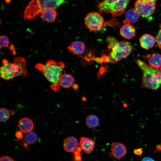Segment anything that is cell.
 Returning <instances> with one entry per match:
<instances>
[{"label": "cell", "instance_id": "25", "mask_svg": "<svg viewBox=\"0 0 161 161\" xmlns=\"http://www.w3.org/2000/svg\"><path fill=\"white\" fill-rule=\"evenodd\" d=\"M82 149L80 145L73 153L74 154L73 161H82L81 152Z\"/></svg>", "mask_w": 161, "mask_h": 161}, {"label": "cell", "instance_id": "10", "mask_svg": "<svg viewBox=\"0 0 161 161\" xmlns=\"http://www.w3.org/2000/svg\"><path fill=\"white\" fill-rule=\"evenodd\" d=\"M111 152L115 158L120 159L124 157L127 152L126 147L123 144L119 142H114L111 144Z\"/></svg>", "mask_w": 161, "mask_h": 161}, {"label": "cell", "instance_id": "9", "mask_svg": "<svg viewBox=\"0 0 161 161\" xmlns=\"http://www.w3.org/2000/svg\"><path fill=\"white\" fill-rule=\"evenodd\" d=\"M123 25L120 29V32L121 35L127 39L134 38L136 34L135 27L126 19L123 21Z\"/></svg>", "mask_w": 161, "mask_h": 161}, {"label": "cell", "instance_id": "32", "mask_svg": "<svg viewBox=\"0 0 161 161\" xmlns=\"http://www.w3.org/2000/svg\"><path fill=\"white\" fill-rule=\"evenodd\" d=\"M73 88L75 90H77V89H78V86L76 84H75V85H73Z\"/></svg>", "mask_w": 161, "mask_h": 161}, {"label": "cell", "instance_id": "6", "mask_svg": "<svg viewBox=\"0 0 161 161\" xmlns=\"http://www.w3.org/2000/svg\"><path fill=\"white\" fill-rule=\"evenodd\" d=\"M133 49V47L129 42L125 41H118L111 49L108 56V61L115 64L127 58Z\"/></svg>", "mask_w": 161, "mask_h": 161}, {"label": "cell", "instance_id": "21", "mask_svg": "<svg viewBox=\"0 0 161 161\" xmlns=\"http://www.w3.org/2000/svg\"><path fill=\"white\" fill-rule=\"evenodd\" d=\"M38 136L36 134L32 131L26 133L24 137V141L27 144H31L35 143L37 141Z\"/></svg>", "mask_w": 161, "mask_h": 161}, {"label": "cell", "instance_id": "22", "mask_svg": "<svg viewBox=\"0 0 161 161\" xmlns=\"http://www.w3.org/2000/svg\"><path fill=\"white\" fill-rule=\"evenodd\" d=\"M10 112L6 108H1L0 109V120L1 122H5L9 118Z\"/></svg>", "mask_w": 161, "mask_h": 161}, {"label": "cell", "instance_id": "4", "mask_svg": "<svg viewBox=\"0 0 161 161\" xmlns=\"http://www.w3.org/2000/svg\"><path fill=\"white\" fill-rule=\"evenodd\" d=\"M67 0H31L24 14V20L32 19L47 8L57 9Z\"/></svg>", "mask_w": 161, "mask_h": 161}, {"label": "cell", "instance_id": "1", "mask_svg": "<svg viewBox=\"0 0 161 161\" xmlns=\"http://www.w3.org/2000/svg\"><path fill=\"white\" fill-rule=\"evenodd\" d=\"M65 66V64L62 61L55 62L49 59L47 61L45 64L39 63L35 65V67L52 83L50 86L51 89L57 92L60 88L59 80Z\"/></svg>", "mask_w": 161, "mask_h": 161}, {"label": "cell", "instance_id": "14", "mask_svg": "<svg viewBox=\"0 0 161 161\" xmlns=\"http://www.w3.org/2000/svg\"><path fill=\"white\" fill-rule=\"evenodd\" d=\"M69 52L76 55H80L84 52L86 47L83 41H77L72 42L68 47Z\"/></svg>", "mask_w": 161, "mask_h": 161}, {"label": "cell", "instance_id": "13", "mask_svg": "<svg viewBox=\"0 0 161 161\" xmlns=\"http://www.w3.org/2000/svg\"><path fill=\"white\" fill-rule=\"evenodd\" d=\"M79 146V143L77 139L73 136L67 137L63 142L64 149L68 152H73Z\"/></svg>", "mask_w": 161, "mask_h": 161}, {"label": "cell", "instance_id": "28", "mask_svg": "<svg viewBox=\"0 0 161 161\" xmlns=\"http://www.w3.org/2000/svg\"><path fill=\"white\" fill-rule=\"evenodd\" d=\"M22 132L21 131H18L15 133V136L17 138V141L21 140L23 137Z\"/></svg>", "mask_w": 161, "mask_h": 161}, {"label": "cell", "instance_id": "8", "mask_svg": "<svg viewBox=\"0 0 161 161\" xmlns=\"http://www.w3.org/2000/svg\"><path fill=\"white\" fill-rule=\"evenodd\" d=\"M157 0H136L134 8L140 16L147 18L151 16L156 9Z\"/></svg>", "mask_w": 161, "mask_h": 161}, {"label": "cell", "instance_id": "2", "mask_svg": "<svg viewBox=\"0 0 161 161\" xmlns=\"http://www.w3.org/2000/svg\"><path fill=\"white\" fill-rule=\"evenodd\" d=\"M2 62L3 64L0 68V76L2 79L9 80L19 76H27L26 61L24 58L16 57L12 62H9L6 59L3 60Z\"/></svg>", "mask_w": 161, "mask_h": 161}, {"label": "cell", "instance_id": "29", "mask_svg": "<svg viewBox=\"0 0 161 161\" xmlns=\"http://www.w3.org/2000/svg\"><path fill=\"white\" fill-rule=\"evenodd\" d=\"M134 154L137 155H140L143 153V149L141 148L136 149L134 150Z\"/></svg>", "mask_w": 161, "mask_h": 161}, {"label": "cell", "instance_id": "7", "mask_svg": "<svg viewBox=\"0 0 161 161\" xmlns=\"http://www.w3.org/2000/svg\"><path fill=\"white\" fill-rule=\"evenodd\" d=\"M84 24L90 31H100L106 25V22L100 13L96 12L89 13L85 18Z\"/></svg>", "mask_w": 161, "mask_h": 161}, {"label": "cell", "instance_id": "16", "mask_svg": "<svg viewBox=\"0 0 161 161\" xmlns=\"http://www.w3.org/2000/svg\"><path fill=\"white\" fill-rule=\"evenodd\" d=\"M18 126L20 131L23 132L27 133L32 131L34 128V124L31 119L24 117L19 120Z\"/></svg>", "mask_w": 161, "mask_h": 161}, {"label": "cell", "instance_id": "19", "mask_svg": "<svg viewBox=\"0 0 161 161\" xmlns=\"http://www.w3.org/2000/svg\"><path fill=\"white\" fill-rule=\"evenodd\" d=\"M140 16L134 8L128 10L125 14L126 19L130 23H134L139 20Z\"/></svg>", "mask_w": 161, "mask_h": 161}, {"label": "cell", "instance_id": "5", "mask_svg": "<svg viewBox=\"0 0 161 161\" xmlns=\"http://www.w3.org/2000/svg\"><path fill=\"white\" fill-rule=\"evenodd\" d=\"M130 0H103L98 2L96 6L100 13H110L115 17L125 11Z\"/></svg>", "mask_w": 161, "mask_h": 161}, {"label": "cell", "instance_id": "30", "mask_svg": "<svg viewBox=\"0 0 161 161\" xmlns=\"http://www.w3.org/2000/svg\"><path fill=\"white\" fill-rule=\"evenodd\" d=\"M141 161H155L152 158L149 157H145L143 158Z\"/></svg>", "mask_w": 161, "mask_h": 161}, {"label": "cell", "instance_id": "15", "mask_svg": "<svg viewBox=\"0 0 161 161\" xmlns=\"http://www.w3.org/2000/svg\"><path fill=\"white\" fill-rule=\"evenodd\" d=\"M141 47L143 49H148L152 48L156 41L155 38L148 34L143 35L139 39Z\"/></svg>", "mask_w": 161, "mask_h": 161}, {"label": "cell", "instance_id": "34", "mask_svg": "<svg viewBox=\"0 0 161 161\" xmlns=\"http://www.w3.org/2000/svg\"><path fill=\"white\" fill-rule=\"evenodd\" d=\"M160 72H161V69L160 70Z\"/></svg>", "mask_w": 161, "mask_h": 161}, {"label": "cell", "instance_id": "27", "mask_svg": "<svg viewBox=\"0 0 161 161\" xmlns=\"http://www.w3.org/2000/svg\"><path fill=\"white\" fill-rule=\"evenodd\" d=\"M0 161H15L11 157L8 156H4L1 157Z\"/></svg>", "mask_w": 161, "mask_h": 161}, {"label": "cell", "instance_id": "24", "mask_svg": "<svg viewBox=\"0 0 161 161\" xmlns=\"http://www.w3.org/2000/svg\"><path fill=\"white\" fill-rule=\"evenodd\" d=\"M0 49L6 47L8 48L10 43L9 40L7 37L5 35H1L0 37Z\"/></svg>", "mask_w": 161, "mask_h": 161}, {"label": "cell", "instance_id": "23", "mask_svg": "<svg viewBox=\"0 0 161 161\" xmlns=\"http://www.w3.org/2000/svg\"><path fill=\"white\" fill-rule=\"evenodd\" d=\"M106 41L107 44L108 48L109 49H111L118 42L116 38L111 36H108L106 39Z\"/></svg>", "mask_w": 161, "mask_h": 161}, {"label": "cell", "instance_id": "17", "mask_svg": "<svg viewBox=\"0 0 161 161\" xmlns=\"http://www.w3.org/2000/svg\"><path fill=\"white\" fill-rule=\"evenodd\" d=\"M41 14V18L49 23L54 22L57 15L55 9L49 8L44 9Z\"/></svg>", "mask_w": 161, "mask_h": 161}, {"label": "cell", "instance_id": "12", "mask_svg": "<svg viewBox=\"0 0 161 161\" xmlns=\"http://www.w3.org/2000/svg\"><path fill=\"white\" fill-rule=\"evenodd\" d=\"M95 142L92 139L84 137H81L80 139L79 145L85 153H91L93 150L95 146Z\"/></svg>", "mask_w": 161, "mask_h": 161}, {"label": "cell", "instance_id": "33", "mask_svg": "<svg viewBox=\"0 0 161 161\" xmlns=\"http://www.w3.org/2000/svg\"><path fill=\"white\" fill-rule=\"evenodd\" d=\"M10 0H5V1L6 2L8 3L10 2Z\"/></svg>", "mask_w": 161, "mask_h": 161}, {"label": "cell", "instance_id": "26", "mask_svg": "<svg viewBox=\"0 0 161 161\" xmlns=\"http://www.w3.org/2000/svg\"><path fill=\"white\" fill-rule=\"evenodd\" d=\"M159 27L160 29L155 39L159 47L161 49V24H160Z\"/></svg>", "mask_w": 161, "mask_h": 161}, {"label": "cell", "instance_id": "20", "mask_svg": "<svg viewBox=\"0 0 161 161\" xmlns=\"http://www.w3.org/2000/svg\"><path fill=\"white\" fill-rule=\"evenodd\" d=\"M86 124L90 128H93L97 126L99 124V120L98 117L94 114L88 116L86 119Z\"/></svg>", "mask_w": 161, "mask_h": 161}, {"label": "cell", "instance_id": "18", "mask_svg": "<svg viewBox=\"0 0 161 161\" xmlns=\"http://www.w3.org/2000/svg\"><path fill=\"white\" fill-rule=\"evenodd\" d=\"M75 79L71 74L64 73L60 76L59 84L60 86L64 88H68L73 85Z\"/></svg>", "mask_w": 161, "mask_h": 161}, {"label": "cell", "instance_id": "31", "mask_svg": "<svg viewBox=\"0 0 161 161\" xmlns=\"http://www.w3.org/2000/svg\"><path fill=\"white\" fill-rule=\"evenodd\" d=\"M14 45L12 44V45H10V50L11 51V52H12V54H15V51L14 49Z\"/></svg>", "mask_w": 161, "mask_h": 161}, {"label": "cell", "instance_id": "11", "mask_svg": "<svg viewBox=\"0 0 161 161\" xmlns=\"http://www.w3.org/2000/svg\"><path fill=\"white\" fill-rule=\"evenodd\" d=\"M142 57L148 61L150 66L157 70L161 69V55L160 54L153 52L143 55Z\"/></svg>", "mask_w": 161, "mask_h": 161}, {"label": "cell", "instance_id": "3", "mask_svg": "<svg viewBox=\"0 0 161 161\" xmlns=\"http://www.w3.org/2000/svg\"><path fill=\"white\" fill-rule=\"evenodd\" d=\"M135 62L143 73L141 86L143 88L157 90L161 86L160 70L156 69L140 60Z\"/></svg>", "mask_w": 161, "mask_h": 161}]
</instances>
